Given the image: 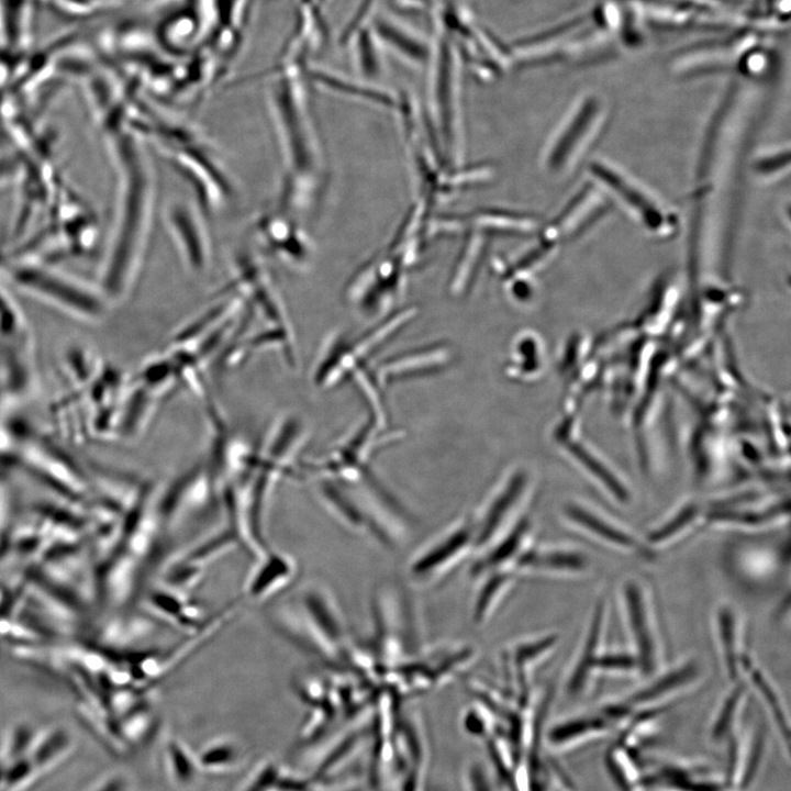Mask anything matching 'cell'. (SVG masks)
Listing matches in <instances>:
<instances>
[{
  "label": "cell",
  "mask_w": 791,
  "mask_h": 791,
  "mask_svg": "<svg viewBox=\"0 0 791 791\" xmlns=\"http://www.w3.org/2000/svg\"><path fill=\"white\" fill-rule=\"evenodd\" d=\"M470 539V532L465 527L450 533L414 561L412 573L419 577L436 575L461 555Z\"/></svg>",
  "instance_id": "13"
},
{
  "label": "cell",
  "mask_w": 791,
  "mask_h": 791,
  "mask_svg": "<svg viewBox=\"0 0 791 791\" xmlns=\"http://www.w3.org/2000/svg\"><path fill=\"white\" fill-rule=\"evenodd\" d=\"M623 601L628 631L634 643V655L639 664V671L645 675H653L658 661L656 635L646 593L637 581H626L623 588Z\"/></svg>",
  "instance_id": "7"
},
{
  "label": "cell",
  "mask_w": 791,
  "mask_h": 791,
  "mask_svg": "<svg viewBox=\"0 0 791 791\" xmlns=\"http://www.w3.org/2000/svg\"><path fill=\"white\" fill-rule=\"evenodd\" d=\"M256 229L259 241L274 256L292 267L305 265L310 255L308 237L285 210L263 214Z\"/></svg>",
  "instance_id": "8"
},
{
  "label": "cell",
  "mask_w": 791,
  "mask_h": 791,
  "mask_svg": "<svg viewBox=\"0 0 791 791\" xmlns=\"http://www.w3.org/2000/svg\"><path fill=\"white\" fill-rule=\"evenodd\" d=\"M747 668L750 683L756 689L760 700L766 706V710L771 717L777 734L779 735L786 750L789 753L790 743V724L789 716L783 708V704L769 682L766 676L758 668L750 665L745 656L742 659V670Z\"/></svg>",
  "instance_id": "14"
},
{
  "label": "cell",
  "mask_w": 791,
  "mask_h": 791,
  "mask_svg": "<svg viewBox=\"0 0 791 791\" xmlns=\"http://www.w3.org/2000/svg\"><path fill=\"white\" fill-rule=\"evenodd\" d=\"M567 516L577 526L600 542L619 549L639 552L642 554L648 553V546L643 544L633 534L588 509L579 505H569L567 508Z\"/></svg>",
  "instance_id": "11"
},
{
  "label": "cell",
  "mask_w": 791,
  "mask_h": 791,
  "mask_svg": "<svg viewBox=\"0 0 791 791\" xmlns=\"http://www.w3.org/2000/svg\"><path fill=\"white\" fill-rule=\"evenodd\" d=\"M638 791H739L725 777L699 765L664 761L645 766Z\"/></svg>",
  "instance_id": "5"
},
{
  "label": "cell",
  "mask_w": 791,
  "mask_h": 791,
  "mask_svg": "<svg viewBox=\"0 0 791 791\" xmlns=\"http://www.w3.org/2000/svg\"><path fill=\"white\" fill-rule=\"evenodd\" d=\"M293 69H279L267 97L285 169L280 201L291 210L308 205L312 192L317 190L323 165L308 94L300 71Z\"/></svg>",
  "instance_id": "1"
},
{
  "label": "cell",
  "mask_w": 791,
  "mask_h": 791,
  "mask_svg": "<svg viewBox=\"0 0 791 791\" xmlns=\"http://www.w3.org/2000/svg\"><path fill=\"white\" fill-rule=\"evenodd\" d=\"M167 226L186 267L202 272L211 260V243L202 214L190 202L175 200L167 208Z\"/></svg>",
  "instance_id": "3"
},
{
  "label": "cell",
  "mask_w": 791,
  "mask_h": 791,
  "mask_svg": "<svg viewBox=\"0 0 791 791\" xmlns=\"http://www.w3.org/2000/svg\"><path fill=\"white\" fill-rule=\"evenodd\" d=\"M698 676V664L687 661L656 677L625 700L637 711L662 706L656 704L691 684Z\"/></svg>",
  "instance_id": "10"
},
{
  "label": "cell",
  "mask_w": 791,
  "mask_h": 791,
  "mask_svg": "<svg viewBox=\"0 0 791 791\" xmlns=\"http://www.w3.org/2000/svg\"><path fill=\"white\" fill-rule=\"evenodd\" d=\"M698 515V508L697 506H687L682 509L679 513L673 515L670 520L666 521L658 527L651 530L646 535V545L648 547H654L657 545H664L667 542L672 541L676 538L679 534H681L688 526L691 525V523L694 521V519Z\"/></svg>",
  "instance_id": "18"
},
{
  "label": "cell",
  "mask_w": 791,
  "mask_h": 791,
  "mask_svg": "<svg viewBox=\"0 0 791 791\" xmlns=\"http://www.w3.org/2000/svg\"><path fill=\"white\" fill-rule=\"evenodd\" d=\"M519 562L521 567L560 572H580L588 567V558L582 553L562 548L531 550L523 554Z\"/></svg>",
  "instance_id": "16"
},
{
  "label": "cell",
  "mask_w": 791,
  "mask_h": 791,
  "mask_svg": "<svg viewBox=\"0 0 791 791\" xmlns=\"http://www.w3.org/2000/svg\"><path fill=\"white\" fill-rule=\"evenodd\" d=\"M604 611V601H598L591 615L581 651L567 682V689L570 694L581 692L586 688L593 670H595V664L601 654L599 647L603 631Z\"/></svg>",
  "instance_id": "12"
},
{
  "label": "cell",
  "mask_w": 791,
  "mask_h": 791,
  "mask_svg": "<svg viewBox=\"0 0 791 791\" xmlns=\"http://www.w3.org/2000/svg\"><path fill=\"white\" fill-rule=\"evenodd\" d=\"M735 682L734 688L723 700L711 727V737L717 743L725 742L733 734L744 699L746 684L738 680Z\"/></svg>",
  "instance_id": "17"
},
{
  "label": "cell",
  "mask_w": 791,
  "mask_h": 791,
  "mask_svg": "<svg viewBox=\"0 0 791 791\" xmlns=\"http://www.w3.org/2000/svg\"><path fill=\"white\" fill-rule=\"evenodd\" d=\"M10 503L7 491L0 487V546L5 537L9 525Z\"/></svg>",
  "instance_id": "22"
},
{
  "label": "cell",
  "mask_w": 791,
  "mask_h": 791,
  "mask_svg": "<svg viewBox=\"0 0 791 791\" xmlns=\"http://www.w3.org/2000/svg\"><path fill=\"white\" fill-rule=\"evenodd\" d=\"M597 172H600L601 177L608 181L610 186L621 192L620 194L625 198L628 203L632 205L634 204L638 212H643V215L649 224L655 225L660 222V216H658L656 210L648 204V201L640 197L638 192L630 187L625 181L620 179L617 175H613L609 170L601 168H597Z\"/></svg>",
  "instance_id": "19"
},
{
  "label": "cell",
  "mask_w": 791,
  "mask_h": 791,
  "mask_svg": "<svg viewBox=\"0 0 791 791\" xmlns=\"http://www.w3.org/2000/svg\"><path fill=\"white\" fill-rule=\"evenodd\" d=\"M595 670L628 672L639 670V664L634 654L603 653L598 657Z\"/></svg>",
  "instance_id": "21"
},
{
  "label": "cell",
  "mask_w": 791,
  "mask_h": 791,
  "mask_svg": "<svg viewBox=\"0 0 791 791\" xmlns=\"http://www.w3.org/2000/svg\"><path fill=\"white\" fill-rule=\"evenodd\" d=\"M124 781L120 778H112L104 781L98 788L92 791H124Z\"/></svg>",
  "instance_id": "23"
},
{
  "label": "cell",
  "mask_w": 791,
  "mask_h": 791,
  "mask_svg": "<svg viewBox=\"0 0 791 791\" xmlns=\"http://www.w3.org/2000/svg\"><path fill=\"white\" fill-rule=\"evenodd\" d=\"M9 445L15 448L5 453L11 452L16 461L66 495L77 500L90 493L92 483L82 468L45 438L18 436V439H8L4 447Z\"/></svg>",
  "instance_id": "2"
},
{
  "label": "cell",
  "mask_w": 791,
  "mask_h": 791,
  "mask_svg": "<svg viewBox=\"0 0 791 791\" xmlns=\"http://www.w3.org/2000/svg\"><path fill=\"white\" fill-rule=\"evenodd\" d=\"M519 527L520 528L514 530L511 535L505 536L500 545L493 548L491 555L487 557L484 562L486 567H498L516 555L515 553L520 549L523 539V524H520Z\"/></svg>",
  "instance_id": "20"
},
{
  "label": "cell",
  "mask_w": 791,
  "mask_h": 791,
  "mask_svg": "<svg viewBox=\"0 0 791 791\" xmlns=\"http://www.w3.org/2000/svg\"><path fill=\"white\" fill-rule=\"evenodd\" d=\"M297 560L282 550L268 549L256 559L243 584V597L252 604H263L279 595L294 581Z\"/></svg>",
  "instance_id": "6"
},
{
  "label": "cell",
  "mask_w": 791,
  "mask_h": 791,
  "mask_svg": "<svg viewBox=\"0 0 791 791\" xmlns=\"http://www.w3.org/2000/svg\"><path fill=\"white\" fill-rule=\"evenodd\" d=\"M297 599L324 634L342 649L346 636L345 625L332 593L323 584L313 581L303 584Z\"/></svg>",
  "instance_id": "9"
},
{
  "label": "cell",
  "mask_w": 791,
  "mask_h": 791,
  "mask_svg": "<svg viewBox=\"0 0 791 791\" xmlns=\"http://www.w3.org/2000/svg\"><path fill=\"white\" fill-rule=\"evenodd\" d=\"M716 631L725 670L732 681H737L743 656L739 654L736 614L731 605L724 604L717 609Z\"/></svg>",
  "instance_id": "15"
},
{
  "label": "cell",
  "mask_w": 791,
  "mask_h": 791,
  "mask_svg": "<svg viewBox=\"0 0 791 791\" xmlns=\"http://www.w3.org/2000/svg\"><path fill=\"white\" fill-rule=\"evenodd\" d=\"M269 620L280 634L305 651L328 662L341 660L343 650L324 634L297 598L271 606Z\"/></svg>",
  "instance_id": "4"
}]
</instances>
